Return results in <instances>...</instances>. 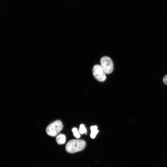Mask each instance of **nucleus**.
Segmentation results:
<instances>
[{
	"instance_id": "f257e3e1",
	"label": "nucleus",
	"mask_w": 167,
	"mask_h": 167,
	"mask_svg": "<svg viewBox=\"0 0 167 167\" xmlns=\"http://www.w3.org/2000/svg\"><path fill=\"white\" fill-rule=\"evenodd\" d=\"M86 145V142L81 140H73L66 144L65 149L69 153H73L83 150Z\"/></svg>"
},
{
	"instance_id": "f03ea898",
	"label": "nucleus",
	"mask_w": 167,
	"mask_h": 167,
	"mask_svg": "<svg viewBox=\"0 0 167 167\" xmlns=\"http://www.w3.org/2000/svg\"><path fill=\"white\" fill-rule=\"evenodd\" d=\"M63 125L60 120H56L50 124L46 129V132L49 136L55 137L57 136L62 130Z\"/></svg>"
},
{
	"instance_id": "7ed1b4c3",
	"label": "nucleus",
	"mask_w": 167,
	"mask_h": 167,
	"mask_svg": "<svg viewBox=\"0 0 167 167\" xmlns=\"http://www.w3.org/2000/svg\"><path fill=\"white\" fill-rule=\"evenodd\" d=\"M101 66L106 74H110L113 71L114 65L111 59L107 56L102 58L100 60Z\"/></svg>"
},
{
	"instance_id": "20e7f679",
	"label": "nucleus",
	"mask_w": 167,
	"mask_h": 167,
	"mask_svg": "<svg viewBox=\"0 0 167 167\" xmlns=\"http://www.w3.org/2000/svg\"><path fill=\"white\" fill-rule=\"evenodd\" d=\"M93 73L95 78L98 81L103 82L106 79V73L101 65H94L93 69Z\"/></svg>"
},
{
	"instance_id": "39448f33",
	"label": "nucleus",
	"mask_w": 167,
	"mask_h": 167,
	"mask_svg": "<svg viewBox=\"0 0 167 167\" xmlns=\"http://www.w3.org/2000/svg\"><path fill=\"white\" fill-rule=\"evenodd\" d=\"M66 137L65 135L60 134L56 137V141L58 144L61 145L64 144L66 142Z\"/></svg>"
},
{
	"instance_id": "423d86ee",
	"label": "nucleus",
	"mask_w": 167,
	"mask_h": 167,
	"mask_svg": "<svg viewBox=\"0 0 167 167\" xmlns=\"http://www.w3.org/2000/svg\"><path fill=\"white\" fill-rule=\"evenodd\" d=\"M90 129L91 130L90 137L94 139L99 132L97 127L96 126H92L90 127Z\"/></svg>"
},
{
	"instance_id": "0eeeda50",
	"label": "nucleus",
	"mask_w": 167,
	"mask_h": 167,
	"mask_svg": "<svg viewBox=\"0 0 167 167\" xmlns=\"http://www.w3.org/2000/svg\"><path fill=\"white\" fill-rule=\"evenodd\" d=\"M72 132H73L74 136L77 138H79L80 137V132L78 131L77 129L76 128H73L72 129Z\"/></svg>"
},
{
	"instance_id": "6e6552de",
	"label": "nucleus",
	"mask_w": 167,
	"mask_h": 167,
	"mask_svg": "<svg viewBox=\"0 0 167 167\" xmlns=\"http://www.w3.org/2000/svg\"><path fill=\"white\" fill-rule=\"evenodd\" d=\"M87 130L85 125L83 124H81L80 125L79 128V132L81 134H84L86 133Z\"/></svg>"
},
{
	"instance_id": "1a4fd4ad",
	"label": "nucleus",
	"mask_w": 167,
	"mask_h": 167,
	"mask_svg": "<svg viewBox=\"0 0 167 167\" xmlns=\"http://www.w3.org/2000/svg\"><path fill=\"white\" fill-rule=\"evenodd\" d=\"M163 83L166 85H167V75L165 76L163 78Z\"/></svg>"
}]
</instances>
